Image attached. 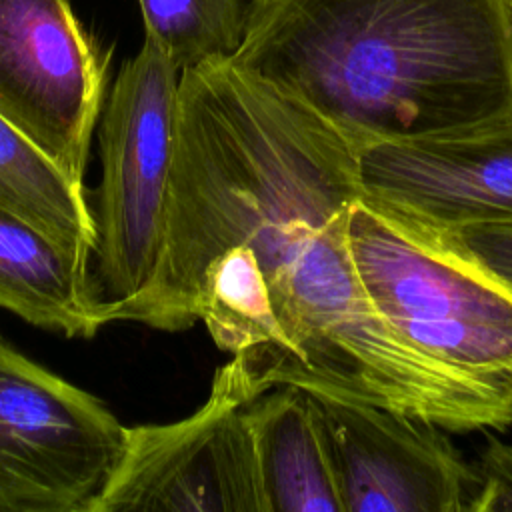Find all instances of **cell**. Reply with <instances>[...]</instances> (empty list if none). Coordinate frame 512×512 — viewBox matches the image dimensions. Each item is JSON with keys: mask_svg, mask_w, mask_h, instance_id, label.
Listing matches in <instances>:
<instances>
[{"mask_svg": "<svg viewBox=\"0 0 512 512\" xmlns=\"http://www.w3.org/2000/svg\"><path fill=\"white\" fill-rule=\"evenodd\" d=\"M248 414L270 512H344L310 392L274 386L248 404Z\"/></svg>", "mask_w": 512, "mask_h": 512, "instance_id": "cell-11", "label": "cell"}, {"mask_svg": "<svg viewBox=\"0 0 512 512\" xmlns=\"http://www.w3.org/2000/svg\"><path fill=\"white\" fill-rule=\"evenodd\" d=\"M362 198L434 230L512 224V110L414 138L358 146Z\"/></svg>", "mask_w": 512, "mask_h": 512, "instance_id": "cell-9", "label": "cell"}, {"mask_svg": "<svg viewBox=\"0 0 512 512\" xmlns=\"http://www.w3.org/2000/svg\"><path fill=\"white\" fill-rule=\"evenodd\" d=\"M348 240L380 316L414 350L512 382V290L444 232L358 198Z\"/></svg>", "mask_w": 512, "mask_h": 512, "instance_id": "cell-3", "label": "cell"}, {"mask_svg": "<svg viewBox=\"0 0 512 512\" xmlns=\"http://www.w3.org/2000/svg\"><path fill=\"white\" fill-rule=\"evenodd\" d=\"M252 400L228 360L194 414L128 426L122 464L98 512H270L248 414Z\"/></svg>", "mask_w": 512, "mask_h": 512, "instance_id": "cell-6", "label": "cell"}, {"mask_svg": "<svg viewBox=\"0 0 512 512\" xmlns=\"http://www.w3.org/2000/svg\"><path fill=\"white\" fill-rule=\"evenodd\" d=\"M236 62L358 142L512 110V0H250Z\"/></svg>", "mask_w": 512, "mask_h": 512, "instance_id": "cell-2", "label": "cell"}, {"mask_svg": "<svg viewBox=\"0 0 512 512\" xmlns=\"http://www.w3.org/2000/svg\"><path fill=\"white\" fill-rule=\"evenodd\" d=\"M444 234L492 270L512 290V224L466 226Z\"/></svg>", "mask_w": 512, "mask_h": 512, "instance_id": "cell-15", "label": "cell"}, {"mask_svg": "<svg viewBox=\"0 0 512 512\" xmlns=\"http://www.w3.org/2000/svg\"><path fill=\"white\" fill-rule=\"evenodd\" d=\"M180 74L166 50L144 36L102 106V174L96 202H90L96 244L88 284L106 324L148 288L160 260Z\"/></svg>", "mask_w": 512, "mask_h": 512, "instance_id": "cell-4", "label": "cell"}, {"mask_svg": "<svg viewBox=\"0 0 512 512\" xmlns=\"http://www.w3.org/2000/svg\"><path fill=\"white\" fill-rule=\"evenodd\" d=\"M0 202L90 264L96 228L84 184L68 178L2 116Z\"/></svg>", "mask_w": 512, "mask_h": 512, "instance_id": "cell-12", "label": "cell"}, {"mask_svg": "<svg viewBox=\"0 0 512 512\" xmlns=\"http://www.w3.org/2000/svg\"><path fill=\"white\" fill-rule=\"evenodd\" d=\"M474 470L478 492L470 512H512V444L484 430V446Z\"/></svg>", "mask_w": 512, "mask_h": 512, "instance_id": "cell-14", "label": "cell"}, {"mask_svg": "<svg viewBox=\"0 0 512 512\" xmlns=\"http://www.w3.org/2000/svg\"><path fill=\"white\" fill-rule=\"evenodd\" d=\"M126 444L100 398L0 334V512H98Z\"/></svg>", "mask_w": 512, "mask_h": 512, "instance_id": "cell-5", "label": "cell"}, {"mask_svg": "<svg viewBox=\"0 0 512 512\" xmlns=\"http://www.w3.org/2000/svg\"><path fill=\"white\" fill-rule=\"evenodd\" d=\"M358 146L234 58L184 70L160 260L118 320H202L254 398L294 384L446 418L464 374L390 328L352 258Z\"/></svg>", "mask_w": 512, "mask_h": 512, "instance_id": "cell-1", "label": "cell"}, {"mask_svg": "<svg viewBox=\"0 0 512 512\" xmlns=\"http://www.w3.org/2000/svg\"><path fill=\"white\" fill-rule=\"evenodd\" d=\"M106 68L68 0H0V116L78 184Z\"/></svg>", "mask_w": 512, "mask_h": 512, "instance_id": "cell-7", "label": "cell"}, {"mask_svg": "<svg viewBox=\"0 0 512 512\" xmlns=\"http://www.w3.org/2000/svg\"><path fill=\"white\" fill-rule=\"evenodd\" d=\"M308 392L344 512H470L478 476L448 430L384 406Z\"/></svg>", "mask_w": 512, "mask_h": 512, "instance_id": "cell-8", "label": "cell"}, {"mask_svg": "<svg viewBox=\"0 0 512 512\" xmlns=\"http://www.w3.org/2000/svg\"><path fill=\"white\" fill-rule=\"evenodd\" d=\"M0 308L66 338H92L106 322L88 264L0 202Z\"/></svg>", "mask_w": 512, "mask_h": 512, "instance_id": "cell-10", "label": "cell"}, {"mask_svg": "<svg viewBox=\"0 0 512 512\" xmlns=\"http://www.w3.org/2000/svg\"><path fill=\"white\" fill-rule=\"evenodd\" d=\"M146 36L180 72L234 58L246 32L250 0H136Z\"/></svg>", "mask_w": 512, "mask_h": 512, "instance_id": "cell-13", "label": "cell"}]
</instances>
